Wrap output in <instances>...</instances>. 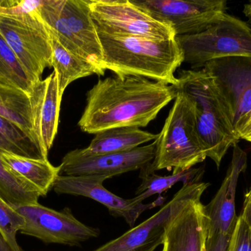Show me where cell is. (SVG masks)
Instances as JSON below:
<instances>
[{
	"label": "cell",
	"instance_id": "e575fe53",
	"mask_svg": "<svg viewBox=\"0 0 251 251\" xmlns=\"http://www.w3.org/2000/svg\"><path fill=\"white\" fill-rule=\"evenodd\" d=\"M162 251H166V249H165V248L163 247V249H162Z\"/></svg>",
	"mask_w": 251,
	"mask_h": 251
},
{
	"label": "cell",
	"instance_id": "836d02e7",
	"mask_svg": "<svg viewBox=\"0 0 251 251\" xmlns=\"http://www.w3.org/2000/svg\"><path fill=\"white\" fill-rule=\"evenodd\" d=\"M246 141H249V142H251V137H249V138L246 139Z\"/></svg>",
	"mask_w": 251,
	"mask_h": 251
},
{
	"label": "cell",
	"instance_id": "7402d4cb",
	"mask_svg": "<svg viewBox=\"0 0 251 251\" xmlns=\"http://www.w3.org/2000/svg\"><path fill=\"white\" fill-rule=\"evenodd\" d=\"M0 152L35 159H48L33 136L0 116Z\"/></svg>",
	"mask_w": 251,
	"mask_h": 251
},
{
	"label": "cell",
	"instance_id": "484cf974",
	"mask_svg": "<svg viewBox=\"0 0 251 251\" xmlns=\"http://www.w3.org/2000/svg\"><path fill=\"white\" fill-rule=\"evenodd\" d=\"M25 223V218L0 196V235L12 251H25L18 243L16 235Z\"/></svg>",
	"mask_w": 251,
	"mask_h": 251
},
{
	"label": "cell",
	"instance_id": "5b68a950",
	"mask_svg": "<svg viewBox=\"0 0 251 251\" xmlns=\"http://www.w3.org/2000/svg\"><path fill=\"white\" fill-rule=\"evenodd\" d=\"M37 14L66 50L94 64L100 75H104L102 48L89 0H43Z\"/></svg>",
	"mask_w": 251,
	"mask_h": 251
},
{
	"label": "cell",
	"instance_id": "2e32d148",
	"mask_svg": "<svg viewBox=\"0 0 251 251\" xmlns=\"http://www.w3.org/2000/svg\"><path fill=\"white\" fill-rule=\"evenodd\" d=\"M30 97L34 132L44 151L48 155L58 128L62 97L57 75L53 71L34 85Z\"/></svg>",
	"mask_w": 251,
	"mask_h": 251
},
{
	"label": "cell",
	"instance_id": "603a6c76",
	"mask_svg": "<svg viewBox=\"0 0 251 251\" xmlns=\"http://www.w3.org/2000/svg\"><path fill=\"white\" fill-rule=\"evenodd\" d=\"M0 116L32 134L38 141L34 132L30 97L25 91L0 84Z\"/></svg>",
	"mask_w": 251,
	"mask_h": 251
},
{
	"label": "cell",
	"instance_id": "5bb4252c",
	"mask_svg": "<svg viewBox=\"0 0 251 251\" xmlns=\"http://www.w3.org/2000/svg\"><path fill=\"white\" fill-rule=\"evenodd\" d=\"M108 178L104 175L69 176L60 175L56 179L53 190L58 195L82 196L104 205L112 216L122 218L131 228L134 227L140 215L159 206H163L165 198L160 195L150 203L125 199L113 194L103 184Z\"/></svg>",
	"mask_w": 251,
	"mask_h": 251
},
{
	"label": "cell",
	"instance_id": "f546056e",
	"mask_svg": "<svg viewBox=\"0 0 251 251\" xmlns=\"http://www.w3.org/2000/svg\"><path fill=\"white\" fill-rule=\"evenodd\" d=\"M240 217L251 230V189L246 195L243 212Z\"/></svg>",
	"mask_w": 251,
	"mask_h": 251
},
{
	"label": "cell",
	"instance_id": "e0dca14e",
	"mask_svg": "<svg viewBox=\"0 0 251 251\" xmlns=\"http://www.w3.org/2000/svg\"><path fill=\"white\" fill-rule=\"evenodd\" d=\"M208 220L201 198L192 200L172 218L162 246L166 251H206Z\"/></svg>",
	"mask_w": 251,
	"mask_h": 251
},
{
	"label": "cell",
	"instance_id": "6da1fadb",
	"mask_svg": "<svg viewBox=\"0 0 251 251\" xmlns=\"http://www.w3.org/2000/svg\"><path fill=\"white\" fill-rule=\"evenodd\" d=\"M176 95L174 85L141 77L100 79L87 92L86 106L78 125L91 134L112 128H144Z\"/></svg>",
	"mask_w": 251,
	"mask_h": 251
},
{
	"label": "cell",
	"instance_id": "30bf717a",
	"mask_svg": "<svg viewBox=\"0 0 251 251\" xmlns=\"http://www.w3.org/2000/svg\"><path fill=\"white\" fill-rule=\"evenodd\" d=\"M97 31L116 36L144 37L154 40L176 38L168 25L153 19L129 0H89Z\"/></svg>",
	"mask_w": 251,
	"mask_h": 251
},
{
	"label": "cell",
	"instance_id": "7a4b0ae2",
	"mask_svg": "<svg viewBox=\"0 0 251 251\" xmlns=\"http://www.w3.org/2000/svg\"><path fill=\"white\" fill-rule=\"evenodd\" d=\"M98 32L102 48L101 69L119 77H141L175 85L176 69L184 62L176 39L116 36Z\"/></svg>",
	"mask_w": 251,
	"mask_h": 251
},
{
	"label": "cell",
	"instance_id": "83f0119b",
	"mask_svg": "<svg viewBox=\"0 0 251 251\" xmlns=\"http://www.w3.org/2000/svg\"><path fill=\"white\" fill-rule=\"evenodd\" d=\"M228 251H251V230L240 216L231 234Z\"/></svg>",
	"mask_w": 251,
	"mask_h": 251
},
{
	"label": "cell",
	"instance_id": "9c48e42d",
	"mask_svg": "<svg viewBox=\"0 0 251 251\" xmlns=\"http://www.w3.org/2000/svg\"><path fill=\"white\" fill-rule=\"evenodd\" d=\"M134 5L171 28L176 36L206 30L226 14L224 0H131Z\"/></svg>",
	"mask_w": 251,
	"mask_h": 251
},
{
	"label": "cell",
	"instance_id": "4fadbf2b",
	"mask_svg": "<svg viewBox=\"0 0 251 251\" xmlns=\"http://www.w3.org/2000/svg\"><path fill=\"white\" fill-rule=\"evenodd\" d=\"M156 140L147 145L123 153L93 154L76 149L65 155L60 175L69 176L104 175L108 179L125 172L141 169L151 163L156 154Z\"/></svg>",
	"mask_w": 251,
	"mask_h": 251
},
{
	"label": "cell",
	"instance_id": "ffe728a7",
	"mask_svg": "<svg viewBox=\"0 0 251 251\" xmlns=\"http://www.w3.org/2000/svg\"><path fill=\"white\" fill-rule=\"evenodd\" d=\"M46 27L50 35L52 50V67L57 75L59 92L61 97L69 84L76 80L94 74L100 75V71L94 64L66 50L52 30L47 25Z\"/></svg>",
	"mask_w": 251,
	"mask_h": 251
},
{
	"label": "cell",
	"instance_id": "7c38bea8",
	"mask_svg": "<svg viewBox=\"0 0 251 251\" xmlns=\"http://www.w3.org/2000/svg\"><path fill=\"white\" fill-rule=\"evenodd\" d=\"M207 183L186 184L154 215L123 235L91 251H154L165 240V230L172 218L192 200L201 198Z\"/></svg>",
	"mask_w": 251,
	"mask_h": 251
},
{
	"label": "cell",
	"instance_id": "ac0fdd59",
	"mask_svg": "<svg viewBox=\"0 0 251 251\" xmlns=\"http://www.w3.org/2000/svg\"><path fill=\"white\" fill-rule=\"evenodd\" d=\"M0 156L12 171L33 186L41 197L47 196L60 175V167L53 166L48 159H31L2 152Z\"/></svg>",
	"mask_w": 251,
	"mask_h": 251
},
{
	"label": "cell",
	"instance_id": "277c9868",
	"mask_svg": "<svg viewBox=\"0 0 251 251\" xmlns=\"http://www.w3.org/2000/svg\"><path fill=\"white\" fill-rule=\"evenodd\" d=\"M177 91L174 104L156 140V154L151 163L153 171H184L206 159L201 142L193 102Z\"/></svg>",
	"mask_w": 251,
	"mask_h": 251
},
{
	"label": "cell",
	"instance_id": "44dd1931",
	"mask_svg": "<svg viewBox=\"0 0 251 251\" xmlns=\"http://www.w3.org/2000/svg\"><path fill=\"white\" fill-rule=\"evenodd\" d=\"M203 173L204 169L203 167H193L187 170L175 171L173 172L172 175L164 176L156 174L152 169L151 163L149 164L140 169L141 184L136 191L134 199L143 203L154 195H160L177 183H183V185L200 183Z\"/></svg>",
	"mask_w": 251,
	"mask_h": 251
},
{
	"label": "cell",
	"instance_id": "f1b7e54d",
	"mask_svg": "<svg viewBox=\"0 0 251 251\" xmlns=\"http://www.w3.org/2000/svg\"><path fill=\"white\" fill-rule=\"evenodd\" d=\"M231 234L218 232L208 236L206 251H228Z\"/></svg>",
	"mask_w": 251,
	"mask_h": 251
},
{
	"label": "cell",
	"instance_id": "1f68e13d",
	"mask_svg": "<svg viewBox=\"0 0 251 251\" xmlns=\"http://www.w3.org/2000/svg\"><path fill=\"white\" fill-rule=\"evenodd\" d=\"M0 251H12L6 242L3 240L2 237L0 235Z\"/></svg>",
	"mask_w": 251,
	"mask_h": 251
},
{
	"label": "cell",
	"instance_id": "3957f363",
	"mask_svg": "<svg viewBox=\"0 0 251 251\" xmlns=\"http://www.w3.org/2000/svg\"><path fill=\"white\" fill-rule=\"evenodd\" d=\"M176 89L181 91L194 103L196 127L206 153L219 167L231 147L238 144L225 106L212 77L202 69L181 70Z\"/></svg>",
	"mask_w": 251,
	"mask_h": 251
},
{
	"label": "cell",
	"instance_id": "4316f807",
	"mask_svg": "<svg viewBox=\"0 0 251 251\" xmlns=\"http://www.w3.org/2000/svg\"><path fill=\"white\" fill-rule=\"evenodd\" d=\"M43 0H4L0 1V16L34 15L42 4Z\"/></svg>",
	"mask_w": 251,
	"mask_h": 251
},
{
	"label": "cell",
	"instance_id": "52a82bcc",
	"mask_svg": "<svg viewBox=\"0 0 251 251\" xmlns=\"http://www.w3.org/2000/svg\"><path fill=\"white\" fill-rule=\"evenodd\" d=\"M202 69L213 79L236 137L243 139L251 121V57L217 59Z\"/></svg>",
	"mask_w": 251,
	"mask_h": 251
},
{
	"label": "cell",
	"instance_id": "ba28073f",
	"mask_svg": "<svg viewBox=\"0 0 251 251\" xmlns=\"http://www.w3.org/2000/svg\"><path fill=\"white\" fill-rule=\"evenodd\" d=\"M0 34L35 84L52 67V50L45 24L34 15L0 16Z\"/></svg>",
	"mask_w": 251,
	"mask_h": 251
},
{
	"label": "cell",
	"instance_id": "d4e9b609",
	"mask_svg": "<svg viewBox=\"0 0 251 251\" xmlns=\"http://www.w3.org/2000/svg\"><path fill=\"white\" fill-rule=\"evenodd\" d=\"M0 84L30 94L35 83L0 34Z\"/></svg>",
	"mask_w": 251,
	"mask_h": 251
},
{
	"label": "cell",
	"instance_id": "d6a6232c",
	"mask_svg": "<svg viewBox=\"0 0 251 251\" xmlns=\"http://www.w3.org/2000/svg\"><path fill=\"white\" fill-rule=\"evenodd\" d=\"M251 137V121L250 124H249V127H248L247 129H246V133H245L243 139L246 140V139L249 138V137Z\"/></svg>",
	"mask_w": 251,
	"mask_h": 251
},
{
	"label": "cell",
	"instance_id": "8fae6325",
	"mask_svg": "<svg viewBox=\"0 0 251 251\" xmlns=\"http://www.w3.org/2000/svg\"><path fill=\"white\" fill-rule=\"evenodd\" d=\"M26 223L20 233L35 237L46 244L80 246L100 235V229L76 219L69 208L56 211L39 203L14 207Z\"/></svg>",
	"mask_w": 251,
	"mask_h": 251
},
{
	"label": "cell",
	"instance_id": "d6986e66",
	"mask_svg": "<svg viewBox=\"0 0 251 251\" xmlns=\"http://www.w3.org/2000/svg\"><path fill=\"white\" fill-rule=\"evenodd\" d=\"M158 137L159 134L143 131L139 128H112L96 134L85 150L93 154L123 153L141 147L149 141H155Z\"/></svg>",
	"mask_w": 251,
	"mask_h": 251
},
{
	"label": "cell",
	"instance_id": "8992f818",
	"mask_svg": "<svg viewBox=\"0 0 251 251\" xmlns=\"http://www.w3.org/2000/svg\"><path fill=\"white\" fill-rule=\"evenodd\" d=\"M184 62L199 69L212 60L228 57H251V28L226 14L203 32L176 37Z\"/></svg>",
	"mask_w": 251,
	"mask_h": 251
},
{
	"label": "cell",
	"instance_id": "cb8c5ba5",
	"mask_svg": "<svg viewBox=\"0 0 251 251\" xmlns=\"http://www.w3.org/2000/svg\"><path fill=\"white\" fill-rule=\"evenodd\" d=\"M0 196L13 207H17L38 203L41 195L12 171L0 156Z\"/></svg>",
	"mask_w": 251,
	"mask_h": 251
},
{
	"label": "cell",
	"instance_id": "9a60e30c",
	"mask_svg": "<svg viewBox=\"0 0 251 251\" xmlns=\"http://www.w3.org/2000/svg\"><path fill=\"white\" fill-rule=\"evenodd\" d=\"M233 147L232 160L224 182L212 201L204 206L208 236L218 232L232 234L238 220L235 209L236 190L239 177L247 167V153L238 144Z\"/></svg>",
	"mask_w": 251,
	"mask_h": 251
},
{
	"label": "cell",
	"instance_id": "4dcf8cb0",
	"mask_svg": "<svg viewBox=\"0 0 251 251\" xmlns=\"http://www.w3.org/2000/svg\"><path fill=\"white\" fill-rule=\"evenodd\" d=\"M243 13L249 18V20L251 22V1L248 3V4H245Z\"/></svg>",
	"mask_w": 251,
	"mask_h": 251
}]
</instances>
